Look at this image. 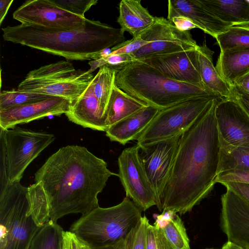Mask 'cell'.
Segmentation results:
<instances>
[{"instance_id":"7bdbcfd3","label":"cell","mask_w":249,"mask_h":249,"mask_svg":"<svg viewBox=\"0 0 249 249\" xmlns=\"http://www.w3.org/2000/svg\"><path fill=\"white\" fill-rule=\"evenodd\" d=\"M80 243L81 249H126L125 238L112 244L96 247H89L80 241Z\"/></svg>"},{"instance_id":"f546056e","label":"cell","mask_w":249,"mask_h":249,"mask_svg":"<svg viewBox=\"0 0 249 249\" xmlns=\"http://www.w3.org/2000/svg\"><path fill=\"white\" fill-rule=\"evenodd\" d=\"M52 96L42 93L20 91L17 89L0 92V110L41 101Z\"/></svg>"},{"instance_id":"9c48e42d","label":"cell","mask_w":249,"mask_h":249,"mask_svg":"<svg viewBox=\"0 0 249 249\" xmlns=\"http://www.w3.org/2000/svg\"><path fill=\"white\" fill-rule=\"evenodd\" d=\"M223 98L210 94L188 99L160 109L146 128L136 138L142 147L159 141L180 136L200 117L212 102Z\"/></svg>"},{"instance_id":"5b68a950","label":"cell","mask_w":249,"mask_h":249,"mask_svg":"<svg viewBox=\"0 0 249 249\" xmlns=\"http://www.w3.org/2000/svg\"><path fill=\"white\" fill-rule=\"evenodd\" d=\"M142 217V211L126 196L116 206H99L82 216L69 231L89 247L103 246L125 238Z\"/></svg>"},{"instance_id":"3957f363","label":"cell","mask_w":249,"mask_h":249,"mask_svg":"<svg viewBox=\"0 0 249 249\" xmlns=\"http://www.w3.org/2000/svg\"><path fill=\"white\" fill-rule=\"evenodd\" d=\"M1 30L5 41L70 60H89L98 52L125 41L121 28L88 18L81 26L70 30L22 24Z\"/></svg>"},{"instance_id":"30bf717a","label":"cell","mask_w":249,"mask_h":249,"mask_svg":"<svg viewBox=\"0 0 249 249\" xmlns=\"http://www.w3.org/2000/svg\"><path fill=\"white\" fill-rule=\"evenodd\" d=\"M155 18L153 24L140 35L145 45L131 54L136 60L198 47L189 31L178 30L163 17Z\"/></svg>"},{"instance_id":"8d00e7d4","label":"cell","mask_w":249,"mask_h":249,"mask_svg":"<svg viewBox=\"0 0 249 249\" xmlns=\"http://www.w3.org/2000/svg\"><path fill=\"white\" fill-rule=\"evenodd\" d=\"M104 59L107 62L106 65L116 71L136 61L131 54L127 53L110 54Z\"/></svg>"},{"instance_id":"7a4b0ae2","label":"cell","mask_w":249,"mask_h":249,"mask_svg":"<svg viewBox=\"0 0 249 249\" xmlns=\"http://www.w3.org/2000/svg\"><path fill=\"white\" fill-rule=\"evenodd\" d=\"M214 100L197 121L180 136L160 211L190 212L216 183L220 144Z\"/></svg>"},{"instance_id":"2e32d148","label":"cell","mask_w":249,"mask_h":249,"mask_svg":"<svg viewBox=\"0 0 249 249\" xmlns=\"http://www.w3.org/2000/svg\"><path fill=\"white\" fill-rule=\"evenodd\" d=\"M221 200V225L228 241L249 249V204L228 189Z\"/></svg>"},{"instance_id":"7dc6e473","label":"cell","mask_w":249,"mask_h":249,"mask_svg":"<svg viewBox=\"0 0 249 249\" xmlns=\"http://www.w3.org/2000/svg\"><path fill=\"white\" fill-rule=\"evenodd\" d=\"M112 52L111 48L104 49L93 55L91 59L93 60H99L104 59L107 57Z\"/></svg>"},{"instance_id":"6da1fadb","label":"cell","mask_w":249,"mask_h":249,"mask_svg":"<svg viewBox=\"0 0 249 249\" xmlns=\"http://www.w3.org/2000/svg\"><path fill=\"white\" fill-rule=\"evenodd\" d=\"M118 174L84 147L67 145L50 156L35 174L28 187L30 212L42 227L65 215H85L99 207L98 195L109 177Z\"/></svg>"},{"instance_id":"f1b7e54d","label":"cell","mask_w":249,"mask_h":249,"mask_svg":"<svg viewBox=\"0 0 249 249\" xmlns=\"http://www.w3.org/2000/svg\"><path fill=\"white\" fill-rule=\"evenodd\" d=\"M229 170L249 171V144L237 147L228 153L220 151L218 175Z\"/></svg>"},{"instance_id":"74e56055","label":"cell","mask_w":249,"mask_h":249,"mask_svg":"<svg viewBox=\"0 0 249 249\" xmlns=\"http://www.w3.org/2000/svg\"><path fill=\"white\" fill-rule=\"evenodd\" d=\"M230 88V98L234 99L249 116V93L243 90L236 85Z\"/></svg>"},{"instance_id":"44dd1931","label":"cell","mask_w":249,"mask_h":249,"mask_svg":"<svg viewBox=\"0 0 249 249\" xmlns=\"http://www.w3.org/2000/svg\"><path fill=\"white\" fill-rule=\"evenodd\" d=\"M117 21L122 31L128 32L133 38L139 36L151 26L155 18L141 4V0H122L119 3Z\"/></svg>"},{"instance_id":"9a60e30c","label":"cell","mask_w":249,"mask_h":249,"mask_svg":"<svg viewBox=\"0 0 249 249\" xmlns=\"http://www.w3.org/2000/svg\"><path fill=\"white\" fill-rule=\"evenodd\" d=\"M139 61L151 66L167 78L205 89L200 76L197 48L152 55Z\"/></svg>"},{"instance_id":"681fc988","label":"cell","mask_w":249,"mask_h":249,"mask_svg":"<svg viewBox=\"0 0 249 249\" xmlns=\"http://www.w3.org/2000/svg\"><path fill=\"white\" fill-rule=\"evenodd\" d=\"M62 249H67L64 242H63V247Z\"/></svg>"},{"instance_id":"f6af8a7d","label":"cell","mask_w":249,"mask_h":249,"mask_svg":"<svg viewBox=\"0 0 249 249\" xmlns=\"http://www.w3.org/2000/svg\"><path fill=\"white\" fill-rule=\"evenodd\" d=\"M234 85L237 86L243 90L249 93V72L239 78Z\"/></svg>"},{"instance_id":"e575fe53","label":"cell","mask_w":249,"mask_h":249,"mask_svg":"<svg viewBox=\"0 0 249 249\" xmlns=\"http://www.w3.org/2000/svg\"><path fill=\"white\" fill-rule=\"evenodd\" d=\"M145 45L144 42L138 36L130 40L124 41L111 48V54L127 53L131 54Z\"/></svg>"},{"instance_id":"d590c367","label":"cell","mask_w":249,"mask_h":249,"mask_svg":"<svg viewBox=\"0 0 249 249\" xmlns=\"http://www.w3.org/2000/svg\"><path fill=\"white\" fill-rule=\"evenodd\" d=\"M235 182L249 184V171L229 170L219 174L216 183Z\"/></svg>"},{"instance_id":"d6986e66","label":"cell","mask_w":249,"mask_h":249,"mask_svg":"<svg viewBox=\"0 0 249 249\" xmlns=\"http://www.w3.org/2000/svg\"><path fill=\"white\" fill-rule=\"evenodd\" d=\"M105 114L89 84L77 99L71 103L65 115L69 121L83 127L106 132L107 128Z\"/></svg>"},{"instance_id":"52a82bcc","label":"cell","mask_w":249,"mask_h":249,"mask_svg":"<svg viewBox=\"0 0 249 249\" xmlns=\"http://www.w3.org/2000/svg\"><path fill=\"white\" fill-rule=\"evenodd\" d=\"M54 140L52 134L17 126L0 128V190L20 181L28 165Z\"/></svg>"},{"instance_id":"d4e9b609","label":"cell","mask_w":249,"mask_h":249,"mask_svg":"<svg viewBox=\"0 0 249 249\" xmlns=\"http://www.w3.org/2000/svg\"><path fill=\"white\" fill-rule=\"evenodd\" d=\"M215 69L230 86L249 72V50L220 52Z\"/></svg>"},{"instance_id":"c3c4849f","label":"cell","mask_w":249,"mask_h":249,"mask_svg":"<svg viewBox=\"0 0 249 249\" xmlns=\"http://www.w3.org/2000/svg\"><path fill=\"white\" fill-rule=\"evenodd\" d=\"M221 249H245L233 243L227 241L224 244Z\"/></svg>"},{"instance_id":"ffe728a7","label":"cell","mask_w":249,"mask_h":249,"mask_svg":"<svg viewBox=\"0 0 249 249\" xmlns=\"http://www.w3.org/2000/svg\"><path fill=\"white\" fill-rule=\"evenodd\" d=\"M159 109L148 106L139 112L109 127L106 136L111 141L125 145L136 138L146 128Z\"/></svg>"},{"instance_id":"cb8c5ba5","label":"cell","mask_w":249,"mask_h":249,"mask_svg":"<svg viewBox=\"0 0 249 249\" xmlns=\"http://www.w3.org/2000/svg\"><path fill=\"white\" fill-rule=\"evenodd\" d=\"M197 51L200 76L204 87L223 98H230L231 88L221 77L213 64L214 52L205 43L198 45Z\"/></svg>"},{"instance_id":"4316f807","label":"cell","mask_w":249,"mask_h":249,"mask_svg":"<svg viewBox=\"0 0 249 249\" xmlns=\"http://www.w3.org/2000/svg\"><path fill=\"white\" fill-rule=\"evenodd\" d=\"M64 231L57 222L50 220L36 234L29 249H62Z\"/></svg>"},{"instance_id":"bcb514c9","label":"cell","mask_w":249,"mask_h":249,"mask_svg":"<svg viewBox=\"0 0 249 249\" xmlns=\"http://www.w3.org/2000/svg\"><path fill=\"white\" fill-rule=\"evenodd\" d=\"M90 68L89 70L90 73H92L93 71L96 70L98 68H101L107 64V62L105 59H101L99 60H93L89 63Z\"/></svg>"},{"instance_id":"4dcf8cb0","label":"cell","mask_w":249,"mask_h":249,"mask_svg":"<svg viewBox=\"0 0 249 249\" xmlns=\"http://www.w3.org/2000/svg\"><path fill=\"white\" fill-rule=\"evenodd\" d=\"M162 231L173 249H190L186 229L178 214Z\"/></svg>"},{"instance_id":"277c9868","label":"cell","mask_w":249,"mask_h":249,"mask_svg":"<svg viewBox=\"0 0 249 249\" xmlns=\"http://www.w3.org/2000/svg\"><path fill=\"white\" fill-rule=\"evenodd\" d=\"M115 83L131 96L159 110L192 98L215 94L197 86L167 78L139 60L116 71Z\"/></svg>"},{"instance_id":"ac0fdd59","label":"cell","mask_w":249,"mask_h":249,"mask_svg":"<svg viewBox=\"0 0 249 249\" xmlns=\"http://www.w3.org/2000/svg\"><path fill=\"white\" fill-rule=\"evenodd\" d=\"M183 16L190 19L198 28L213 37L232 26L220 20L207 9L198 0H169L168 1L167 19Z\"/></svg>"},{"instance_id":"f907efd6","label":"cell","mask_w":249,"mask_h":249,"mask_svg":"<svg viewBox=\"0 0 249 249\" xmlns=\"http://www.w3.org/2000/svg\"></svg>"},{"instance_id":"b9f144b4","label":"cell","mask_w":249,"mask_h":249,"mask_svg":"<svg viewBox=\"0 0 249 249\" xmlns=\"http://www.w3.org/2000/svg\"><path fill=\"white\" fill-rule=\"evenodd\" d=\"M64 242L67 249H81L80 241L70 231H64Z\"/></svg>"},{"instance_id":"60d3db41","label":"cell","mask_w":249,"mask_h":249,"mask_svg":"<svg viewBox=\"0 0 249 249\" xmlns=\"http://www.w3.org/2000/svg\"><path fill=\"white\" fill-rule=\"evenodd\" d=\"M170 21H172L175 26L179 30L189 31L194 28H198L190 19L183 16L173 17Z\"/></svg>"},{"instance_id":"5bb4252c","label":"cell","mask_w":249,"mask_h":249,"mask_svg":"<svg viewBox=\"0 0 249 249\" xmlns=\"http://www.w3.org/2000/svg\"><path fill=\"white\" fill-rule=\"evenodd\" d=\"M180 136L140 147L139 153L154 189L159 210L178 149Z\"/></svg>"},{"instance_id":"7402d4cb","label":"cell","mask_w":249,"mask_h":249,"mask_svg":"<svg viewBox=\"0 0 249 249\" xmlns=\"http://www.w3.org/2000/svg\"><path fill=\"white\" fill-rule=\"evenodd\" d=\"M209 12L233 26H249V0H198Z\"/></svg>"},{"instance_id":"83f0119b","label":"cell","mask_w":249,"mask_h":249,"mask_svg":"<svg viewBox=\"0 0 249 249\" xmlns=\"http://www.w3.org/2000/svg\"><path fill=\"white\" fill-rule=\"evenodd\" d=\"M116 72L105 65L99 68L90 83L94 95L105 112L115 84Z\"/></svg>"},{"instance_id":"603a6c76","label":"cell","mask_w":249,"mask_h":249,"mask_svg":"<svg viewBox=\"0 0 249 249\" xmlns=\"http://www.w3.org/2000/svg\"><path fill=\"white\" fill-rule=\"evenodd\" d=\"M147 106L119 89L115 83L105 114L107 128Z\"/></svg>"},{"instance_id":"e0dca14e","label":"cell","mask_w":249,"mask_h":249,"mask_svg":"<svg viewBox=\"0 0 249 249\" xmlns=\"http://www.w3.org/2000/svg\"><path fill=\"white\" fill-rule=\"evenodd\" d=\"M70 101L64 98L52 96L29 104L0 110V128L14 127L50 115L60 116L68 111Z\"/></svg>"},{"instance_id":"7c38bea8","label":"cell","mask_w":249,"mask_h":249,"mask_svg":"<svg viewBox=\"0 0 249 249\" xmlns=\"http://www.w3.org/2000/svg\"><path fill=\"white\" fill-rule=\"evenodd\" d=\"M215 115L220 152L228 153L237 147L249 144V116L234 99L219 100Z\"/></svg>"},{"instance_id":"ab89813d","label":"cell","mask_w":249,"mask_h":249,"mask_svg":"<svg viewBox=\"0 0 249 249\" xmlns=\"http://www.w3.org/2000/svg\"><path fill=\"white\" fill-rule=\"evenodd\" d=\"M177 213L172 210H164L161 214L157 216L154 226L157 228L163 229L177 215Z\"/></svg>"},{"instance_id":"4fadbf2b","label":"cell","mask_w":249,"mask_h":249,"mask_svg":"<svg viewBox=\"0 0 249 249\" xmlns=\"http://www.w3.org/2000/svg\"><path fill=\"white\" fill-rule=\"evenodd\" d=\"M13 18L22 24L66 30L81 26L87 18L57 7L51 0H26L15 11Z\"/></svg>"},{"instance_id":"8fae6325","label":"cell","mask_w":249,"mask_h":249,"mask_svg":"<svg viewBox=\"0 0 249 249\" xmlns=\"http://www.w3.org/2000/svg\"><path fill=\"white\" fill-rule=\"evenodd\" d=\"M137 144L125 148L118 157V177L126 196L142 211L157 205L156 195L147 175Z\"/></svg>"},{"instance_id":"484cf974","label":"cell","mask_w":249,"mask_h":249,"mask_svg":"<svg viewBox=\"0 0 249 249\" xmlns=\"http://www.w3.org/2000/svg\"><path fill=\"white\" fill-rule=\"evenodd\" d=\"M215 38L220 52L249 50V26H231Z\"/></svg>"},{"instance_id":"ba28073f","label":"cell","mask_w":249,"mask_h":249,"mask_svg":"<svg viewBox=\"0 0 249 249\" xmlns=\"http://www.w3.org/2000/svg\"><path fill=\"white\" fill-rule=\"evenodd\" d=\"M93 78L89 70L75 69L71 62L61 60L31 71L17 89L63 97L71 103L85 91Z\"/></svg>"},{"instance_id":"836d02e7","label":"cell","mask_w":249,"mask_h":249,"mask_svg":"<svg viewBox=\"0 0 249 249\" xmlns=\"http://www.w3.org/2000/svg\"><path fill=\"white\" fill-rule=\"evenodd\" d=\"M147 249H173L166 239L162 229L149 223L147 230Z\"/></svg>"},{"instance_id":"ee69618b","label":"cell","mask_w":249,"mask_h":249,"mask_svg":"<svg viewBox=\"0 0 249 249\" xmlns=\"http://www.w3.org/2000/svg\"><path fill=\"white\" fill-rule=\"evenodd\" d=\"M13 0H0V24H1L7 13Z\"/></svg>"},{"instance_id":"f35d334b","label":"cell","mask_w":249,"mask_h":249,"mask_svg":"<svg viewBox=\"0 0 249 249\" xmlns=\"http://www.w3.org/2000/svg\"><path fill=\"white\" fill-rule=\"evenodd\" d=\"M221 184L239 195L249 204V184L235 182H224Z\"/></svg>"},{"instance_id":"8992f818","label":"cell","mask_w":249,"mask_h":249,"mask_svg":"<svg viewBox=\"0 0 249 249\" xmlns=\"http://www.w3.org/2000/svg\"><path fill=\"white\" fill-rule=\"evenodd\" d=\"M30 210L28 187L20 181L0 190V249H29L42 228Z\"/></svg>"},{"instance_id":"1f68e13d","label":"cell","mask_w":249,"mask_h":249,"mask_svg":"<svg viewBox=\"0 0 249 249\" xmlns=\"http://www.w3.org/2000/svg\"><path fill=\"white\" fill-rule=\"evenodd\" d=\"M149 223L146 216L141 217L125 237L126 249H147V230Z\"/></svg>"},{"instance_id":"d6a6232c","label":"cell","mask_w":249,"mask_h":249,"mask_svg":"<svg viewBox=\"0 0 249 249\" xmlns=\"http://www.w3.org/2000/svg\"><path fill=\"white\" fill-rule=\"evenodd\" d=\"M57 7L82 18L92 6L98 3L97 0H51Z\"/></svg>"}]
</instances>
